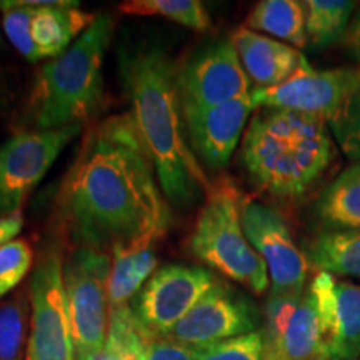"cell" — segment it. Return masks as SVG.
I'll list each match as a JSON object with an SVG mask.
<instances>
[{
	"label": "cell",
	"instance_id": "1",
	"mask_svg": "<svg viewBox=\"0 0 360 360\" xmlns=\"http://www.w3.org/2000/svg\"><path fill=\"white\" fill-rule=\"evenodd\" d=\"M130 112L89 129L72 162L57 209L77 247L109 250L141 238H162L169 204Z\"/></svg>",
	"mask_w": 360,
	"mask_h": 360
},
{
	"label": "cell",
	"instance_id": "2",
	"mask_svg": "<svg viewBox=\"0 0 360 360\" xmlns=\"http://www.w3.org/2000/svg\"><path fill=\"white\" fill-rule=\"evenodd\" d=\"M119 72L164 195L192 207L212 186L187 142L177 65L160 45L141 44L120 49Z\"/></svg>",
	"mask_w": 360,
	"mask_h": 360
},
{
	"label": "cell",
	"instance_id": "3",
	"mask_svg": "<svg viewBox=\"0 0 360 360\" xmlns=\"http://www.w3.org/2000/svg\"><path fill=\"white\" fill-rule=\"evenodd\" d=\"M334 159L327 120L285 109H257L242 137L240 160L250 182L277 199L307 193Z\"/></svg>",
	"mask_w": 360,
	"mask_h": 360
},
{
	"label": "cell",
	"instance_id": "4",
	"mask_svg": "<svg viewBox=\"0 0 360 360\" xmlns=\"http://www.w3.org/2000/svg\"><path fill=\"white\" fill-rule=\"evenodd\" d=\"M114 19L96 15L92 24L67 51L37 72L27 105L35 130L85 125L103 102V58L109 51Z\"/></svg>",
	"mask_w": 360,
	"mask_h": 360
},
{
	"label": "cell",
	"instance_id": "5",
	"mask_svg": "<svg viewBox=\"0 0 360 360\" xmlns=\"http://www.w3.org/2000/svg\"><path fill=\"white\" fill-rule=\"evenodd\" d=\"M240 207V195L232 184L212 186L188 238V249L222 276L262 295L270 285L269 270L245 236Z\"/></svg>",
	"mask_w": 360,
	"mask_h": 360
},
{
	"label": "cell",
	"instance_id": "6",
	"mask_svg": "<svg viewBox=\"0 0 360 360\" xmlns=\"http://www.w3.org/2000/svg\"><path fill=\"white\" fill-rule=\"evenodd\" d=\"M109 254L75 247L64 260V285L75 360H97L109 334Z\"/></svg>",
	"mask_w": 360,
	"mask_h": 360
},
{
	"label": "cell",
	"instance_id": "7",
	"mask_svg": "<svg viewBox=\"0 0 360 360\" xmlns=\"http://www.w3.org/2000/svg\"><path fill=\"white\" fill-rule=\"evenodd\" d=\"M27 289L32 307L27 360H75L64 260L57 249L49 247L42 252Z\"/></svg>",
	"mask_w": 360,
	"mask_h": 360
},
{
	"label": "cell",
	"instance_id": "8",
	"mask_svg": "<svg viewBox=\"0 0 360 360\" xmlns=\"http://www.w3.org/2000/svg\"><path fill=\"white\" fill-rule=\"evenodd\" d=\"M84 127L19 132L0 146V219L20 212L27 197Z\"/></svg>",
	"mask_w": 360,
	"mask_h": 360
},
{
	"label": "cell",
	"instance_id": "9",
	"mask_svg": "<svg viewBox=\"0 0 360 360\" xmlns=\"http://www.w3.org/2000/svg\"><path fill=\"white\" fill-rule=\"evenodd\" d=\"M337 278L319 272L304 292L302 302L285 334L264 360H332L337 339Z\"/></svg>",
	"mask_w": 360,
	"mask_h": 360
},
{
	"label": "cell",
	"instance_id": "10",
	"mask_svg": "<svg viewBox=\"0 0 360 360\" xmlns=\"http://www.w3.org/2000/svg\"><path fill=\"white\" fill-rule=\"evenodd\" d=\"M217 278L204 267L165 265L130 302L139 323L154 335H169Z\"/></svg>",
	"mask_w": 360,
	"mask_h": 360
},
{
	"label": "cell",
	"instance_id": "11",
	"mask_svg": "<svg viewBox=\"0 0 360 360\" xmlns=\"http://www.w3.org/2000/svg\"><path fill=\"white\" fill-rule=\"evenodd\" d=\"M240 219L247 238L267 265L270 292H304L310 264L292 238L282 215L257 200H242Z\"/></svg>",
	"mask_w": 360,
	"mask_h": 360
},
{
	"label": "cell",
	"instance_id": "12",
	"mask_svg": "<svg viewBox=\"0 0 360 360\" xmlns=\"http://www.w3.org/2000/svg\"><path fill=\"white\" fill-rule=\"evenodd\" d=\"M182 110H200L250 96L247 77L231 39L205 45L179 70Z\"/></svg>",
	"mask_w": 360,
	"mask_h": 360
},
{
	"label": "cell",
	"instance_id": "13",
	"mask_svg": "<svg viewBox=\"0 0 360 360\" xmlns=\"http://www.w3.org/2000/svg\"><path fill=\"white\" fill-rule=\"evenodd\" d=\"M360 79V69L314 70L309 62L281 85L267 90H252L257 109H285L321 117L327 124Z\"/></svg>",
	"mask_w": 360,
	"mask_h": 360
},
{
	"label": "cell",
	"instance_id": "14",
	"mask_svg": "<svg viewBox=\"0 0 360 360\" xmlns=\"http://www.w3.org/2000/svg\"><path fill=\"white\" fill-rule=\"evenodd\" d=\"M255 328L257 314L249 300L217 281L167 337L200 347L252 334Z\"/></svg>",
	"mask_w": 360,
	"mask_h": 360
},
{
	"label": "cell",
	"instance_id": "15",
	"mask_svg": "<svg viewBox=\"0 0 360 360\" xmlns=\"http://www.w3.org/2000/svg\"><path fill=\"white\" fill-rule=\"evenodd\" d=\"M254 110L252 94L210 109L184 110L188 142L204 165L212 170L227 167Z\"/></svg>",
	"mask_w": 360,
	"mask_h": 360
},
{
	"label": "cell",
	"instance_id": "16",
	"mask_svg": "<svg viewBox=\"0 0 360 360\" xmlns=\"http://www.w3.org/2000/svg\"><path fill=\"white\" fill-rule=\"evenodd\" d=\"M231 42L236 47L247 77L257 85V90L274 89L287 82L307 62L299 49L245 27L233 30Z\"/></svg>",
	"mask_w": 360,
	"mask_h": 360
},
{
	"label": "cell",
	"instance_id": "17",
	"mask_svg": "<svg viewBox=\"0 0 360 360\" xmlns=\"http://www.w3.org/2000/svg\"><path fill=\"white\" fill-rule=\"evenodd\" d=\"M35 7L32 39L44 58L62 56L92 24L96 15L72 0H27Z\"/></svg>",
	"mask_w": 360,
	"mask_h": 360
},
{
	"label": "cell",
	"instance_id": "18",
	"mask_svg": "<svg viewBox=\"0 0 360 360\" xmlns=\"http://www.w3.org/2000/svg\"><path fill=\"white\" fill-rule=\"evenodd\" d=\"M160 238L148 237L112 249L109 278V310L129 305L146 282L154 276L157 264L155 245Z\"/></svg>",
	"mask_w": 360,
	"mask_h": 360
},
{
	"label": "cell",
	"instance_id": "19",
	"mask_svg": "<svg viewBox=\"0 0 360 360\" xmlns=\"http://www.w3.org/2000/svg\"><path fill=\"white\" fill-rule=\"evenodd\" d=\"M315 212L326 232L360 231V162L342 170L323 188Z\"/></svg>",
	"mask_w": 360,
	"mask_h": 360
},
{
	"label": "cell",
	"instance_id": "20",
	"mask_svg": "<svg viewBox=\"0 0 360 360\" xmlns=\"http://www.w3.org/2000/svg\"><path fill=\"white\" fill-rule=\"evenodd\" d=\"M245 29L265 32L302 49L309 45L305 34V7L297 0H262L245 19Z\"/></svg>",
	"mask_w": 360,
	"mask_h": 360
},
{
	"label": "cell",
	"instance_id": "21",
	"mask_svg": "<svg viewBox=\"0 0 360 360\" xmlns=\"http://www.w3.org/2000/svg\"><path fill=\"white\" fill-rule=\"evenodd\" d=\"M305 257L319 272L360 278V231L319 233L307 244Z\"/></svg>",
	"mask_w": 360,
	"mask_h": 360
},
{
	"label": "cell",
	"instance_id": "22",
	"mask_svg": "<svg viewBox=\"0 0 360 360\" xmlns=\"http://www.w3.org/2000/svg\"><path fill=\"white\" fill-rule=\"evenodd\" d=\"M357 4L350 0H305V34L315 49L344 40Z\"/></svg>",
	"mask_w": 360,
	"mask_h": 360
},
{
	"label": "cell",
	"instance_id": "23",
	"mask_svg": "<svg viewBox=\"0 0 360 360\" xmlns=\"http://www.w3.org/2000/svg\"><path fill=\"white\" fill-rule=\"evenodd\" d=\"M30 314L29 289L0 300V360H27Z\"/></svg>",
	"mask_w": 360,
	"mask_h": 360
},
{
	"label": "cell",
	"instance_id": "24",
	"mask_svg": "<svg viewBox=\"0 0 360 360\" xmlns=\"http://www.w3.org/2000/svg\"><path fill=\"white\" fill-rule=\"evenodd\" d=\"M337 339L332 360L360 359V285L352 282L335 283Z\"/></svg>",
	"mask_w": 360,
	"mask_h": 360
},
{
	"label": "cell",
	"instance_id": "25",
	"mask_svg": "<svg viewBox=\"0 0 360 360\" xmlns=\"http://www.w3.org/2000/svg\"><path fill=\"white\" fill-rule=\"evenodd\" d=\"M103 360H146V330L130 305L109 310Z\"/></svg>",
	"mask_w": 360,
	"mask_h": 360
},
{
	"label": "cell",
	"instance_id": "26",
	"mask_svg": "<svg viewBox=\"0 0 360 360\" xmlns=\"http://www.w3.org/2000/svg\"><path fill=\"white\" fill-rule=\"evenodd\" d=\"M119 11L127 15L162 17L199 32L210 29V17L199 0H127Z\"/></svg>",
	"mask_w": 360,
	"mask_h": 360
},
{
	"label": "cell",
	"instance_id": "27",
	"mask_svg": "<svg viewBox=\"0 0 360 360\" xmlns=\"http://www.w3.org/2000/svg\"><path fill=\"white\" fill-rule=\"evenodd\" d=\"M0 13H2L4 34L12 47L32 64L42 60L44 57L34 44L32 30H30L35 7L30 6L27 0H0Z\"/></svg>",
	"mask_w": 360,
	"mask_h": 360
},
{
	"label": "cell",
	"instance_id": "28",
	"mask_svg": "<svg viewBox=\"0 0 360 360\" xmlns=\"http://www.w3.org/2000/svg\"><path fill=\"white\" fill-rule=\"evenodd\" d=\"M328 129L342 154L354 164L360 162V79L328 122Z\"/></svg>",
	"mask_w": 360,
	"mask_h": 360
},
{
	"label": "cell",
	"instance_id": "29",
	"mask_svg": "<svg viewBox=\"0 0 360 360\" xmlns=\"http://www.w3.org/2000/svg\"><path fill=\"white\" fill-rule=\"evenodd\" d=\"M304 292H294V294H272L270 292L264 314V352L274 349L281 342L292 317L302 302Z\"/></svg>",
	"mask_w": 360,
	"mask_h": 360
},
{
	"label": "cell",
	"instance_id": "30",
	"mask_svg": "<svg viewBox=\"0 0 360 360\" xmlns=\"http://www.w3.org/2000/svg\"><path fill=\"white\" fill-rule=\"evenodd\" d=\"M32 264L34 250L25 238H13L0 247V299L19 287Z\"/></svg>",
	"mask_w": 360,
	"mask_h": 360
},
{
	"label": "cell",
	"instance_id": "31",
	"mask_svg": "<svg viewBox=\"0 0 360 360\" xmlns=\"http://www.w3.org/2000/svg\"><path fill=\"white\" fill-rule=\"evenodd\" d=\"M195 360H264L262 332L193 347Z\"/></svg>",
	"mask_w": 360,
	"mask_h": 360
},
{
	"label": "cell",
	"instance_id": "32",
	"mask_svg": "<svg viewBox=\"0 0 360 360\" xmlns=\"http://www.w3.org/2000/svg\"><path fill=\"white\" fill-rule=\"evenodd\" d=\"M146 360H195V352L191 345L146 330Z\"/></svg>",
	"mask_w": 360,
	"mask_h": 360
},
{
	"label": "cell",
	"instance_id": "33",
	"mask_svg": "<svg viewBox=\"0 0 360 360\" xmlns=\"http://www.w3.org/2000/svg\"><path fill=\"white\" fill-rule=\"evenodd\" d=\"M22 227H24V215H22V210L17 214L8 215V217L0 219V247L19 236Z\"/></svg>",
	"mask_w": 360,
	"mask_h": 360
},
{
	"label": "cell",
	"instance_id": "34",
	"mask_svg": "<svg viewBox=\"0 0 360 360\" xmlns=\"http://www.w3.org/2000/svg\"><path fill=\"white\" fill-rule=\"evenodd\" d=\"M344 44L347 47L350 56L360 64V11L352 17L347 34L344 37Z\"/></svg>",
	"mask_w": 360,
	"mask_h": 360
},
{
	"label": "cell",
	"instance_id": "35",
	"mask_svg": "<svg viewBox=\"0 0 360 360\" xmlns=\"http://www.w3.org/2000/svg\"><path fill=\"white\" fill-rule=\"evenodd\" d=\"M13 102V90L4 74H0V115H6L11 110Z\"/></svg>",
	"mask_w": 360,
	"mask_h": 360
},
{
	"label": "cell",
	"instance_id": "36",
	"mask_svg": "<svg viewBox=\"0 0 360 360\" xmlns=\"http://www.w3.org/2000/svg\"><path fill=\"white\" fill-rule=\"evenodd\" d=\"M6 51H7V44H6V40H4V37H2V30H0V53L6 52Z\"/></svg>",
	"mask_w": 360,
	"mask_h": 360
},
{
	"label": "cell",
	"instance_id": "37",
	"mask_svg": "<svg viewBox=\"0 0 360 360\" xmlns=\"http://www.w3.org/2000/svg\"><path fill=\"white\" fill-rule=\"evenodd\" d=\"M97 360H103V354H102V357H98Z\"/></svg>",
	"mask_w": 360,
	"mask_h": 360
},
{
	"label": "cell",
	"instance_id": "38",
	"mask_svg": "<svg viewBox=\"0 0 360 360\" xmlns=\"http://www.w3.org/2000/svg\"><path fill=\"white\" fill-rule=\"evenodd\" d=\"M359 360H360V359H359Z\"/></svg>",
	"mask_w": 360,
	"mask_h": 360
}]
</instances>
